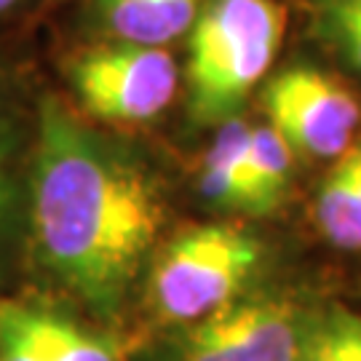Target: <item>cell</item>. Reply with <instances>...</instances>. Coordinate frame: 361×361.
Listing matches in <instances>:
<instances>
[{
  "mask_svg": "<svg viewBox=\"0 0 361 361\" xmlns=\"http://www.w3.org/2000/svg\"><path fill=\"white\" fill-rule=\"evenodd\" d=\"M276 0H207L190 27L188 113L201 126L238 118L284 40Z\"/></svg>",
  "mask_w": 361,
  "mask_h": 361,
  "instance_id": "7a4b0ae2",
  "label": "cell"
},
{
  "mask_svg": "<svg viewBox=\"0 0 361 361\" xmlns=\"http://www.w3.org/2000/svg\"><path fill=\"white\" fill-rule=\"evenodd\" d=\"M19 147L16 126L6 116H0V233L6 228V219L13 201V155Z\"/></svg>",
  "mask_w": 361,
  "mask_h": 361,
  "instance_id": "9a60e30c",
  "label": "cell"
},
{
  "mask_svg": "<svg viewBox=\"0 0 361 361\" xmlns=\"http://www.w3.org/2000/svg\"><path fill=\"white\" fill-rule=\"evenodd\" d=\"M292 177V150L271 126H252L246 153L249 214H268L281 204Z\"/></svg>",
  "mask_w": 361,
  "mask_h": 361,
  "instance_id": "8fae6325",
  "label": "cell"
},
{
  "mask_svg": "<svg viewBox=\"0 0 361 361\" xmlns=\"http://www.w3.org/2000/svg\"><path fill=\"white\" fill-rule=\"evenodd\" d=\"M22 0H0V13H6V11H11L13 6H19Z\"/></svg>",
  "mask_w": 361,
  "mask_h": 361,
  "instance_id": "2e32d148",
  "label": "cell"
},
{
  "mask_svg": "<svg viewBox=\"0 0 361 361\" xmlns=\"http://www.w3.org/2000/svg\"><path fill=\"white\" fill-rule=\"evenodd\" d=\"M316 222L340 249H361V142L350 145L324 177Z\"/></svg>",
  "mask_w": 361,
  "mask_h": 361,
  "instance_id": "9c48e42d",
  "label": "cell"
},
{
  "mask_svg": "<svg viewBox=\"0 0 361 361\" xmlns=\"http://www.w3.org/2000/svg\"><path fill=\"white\" fill-rule=\"evenodd\" d=\"M257 262L259 244L235 225L188 228L155 259V310L169 322H201L233 302Z\"/></svg>",
  "mask_w": 361,
  "mask_h": 361,
  "instance_id": "3957f363",
  "label": "cell"
},
{
  "mask_svg": "<svg viewBox=\"0 0 361 361\" xmlns=\"http://www.w3.org/2000/svg\"><path fill=\"white\" fill-rule=\"evenodd\" d=\"M16 322L22 324L27 337L35 343L46 361H118V353L110 340L91 335L78 324L67 322L56 313L30 305L11 302Z\"/></svg>",
  "mask_w": 361,
  "mask_h": 361,
  "instance_id": "30bf717a",
  "label": "cell"
},
{
  "mask_svg": "<svg viewBox=\"0 0 361 361\" xmlns=\"http://www.w3.org/2000/svg\"><path fill=\"white\" fill-rule=\"evenodd\" d=\"M271 126L292 153L340 158L361 121L359 99L332 75L313 67H289L268 80L262 94Z\"/></svg>",
  "mask_w": 361,
  "mask_h": 361,
  "instance_id": "5b68a950",
  "label": "cell"
},
{
  "mask_svg": "<svg viewBox=\"0 0 361 361\" xmlns=\"http://www.w3.org/2000/svg\"><path fill=\"white\" fill-rule=\"evenodd\" d=\"M313 30L361 73V0H313Z\"/></svg>",
  "mask_w": 361,
  "mask_h": 361,
  "instance_id": "4fadbf2b",
  "label": "cell"
},
{
  "mask_svg": "<svg viewBox=\"0 0 361 361\" xmlns=\"http://www.w3.org/2000/svg\"><path fill=\"white\" fill-rule=\"evenodd\" d=\"M164 225V198L137 155L43 99L30 171L40 265L97 313H116Z\"/></svg>",
  "mask_w": 361,
  "mask_h": 361,
  "instance_id": "6da1fadb",
  "label": "cell"
},
{
  "mask_svg": "<svg viewBox=\"0 0 361 361\" xmlns=\"http://www.w3.org/2000/svg\"><path fill=\"white\" fill-rule=\"evenodd\" d=\"M0 361H46L16 322L11 302H0Z\"/></svg>",
  "mask_w": 361,
  "mask_h": 361,
  "instance_id": "5bb4252c",
  "label": "cell"
},
{
  "mask_svg": "<svg viewBox=\"0 0 361 361\" xmlns=\"http://www.w3.org/2000/svg\"><path fill=\"white\" fill-rule=\"evenodd\" d=\"M204 0H91L94 22L113 40L164 49L190 32Z\"/></svg>",
  "mask_w": 361,
  "mask_h": 361,
  "instance_id": "52a82bcc",
  "label": "cell"
},
{
  "mask_svg": "<svg viewBox=\"0 0 361 361\" xmlns=\"http://www.w3.org/2000/svg\"><path fill=\"white\" fill-rule=\"evenodd\" d=\"M67 80L89 116L142 123L171 104L180 70L166 49L113 40L78 51L67 65Z\"/></svg>",
  "mask_w": 361,
  "mask_h": 361,
  "instance_id": "277c9868",
  "label": "cell"
},
{
  "mask_svg": "<svg viewBox=\"0 0 361 361\" xmlns=\"http://www.w3.org/2000/svg\"><path fill=\"white\" fill-rule=\"evenodd\" d=\"M295 361H361V316L332 310L316 324H308Z\"/></svg>",
  "mask_w": 361,
  "mask_h": 361,
  "instance_id": "7c38bea8",
  "label": "cell"
},
{
  "mask_svg": "<svg viewBox=\"0 0 361 361\" xmlns=\"http://www.w3.org/2000/svg\"><path fill=\"white\" fill-rule=\"evenodd\" d=\"M308 324L279 300L228 302L193 322L180 343V361H295Z\"/></svg>",
  "mask_w": 361,
  "mask_h": 361,
  "instance_id": "8992f818",
  "label": "cell"
},
{
  "mask_svg": "<svg viewBox=\"0 0 361 361\" xmlns=\"http://www.w3.org/2000/svg\"><path fill=\"white\" fill-rule=\"evenodd\" d=\"M252 126L231 118L219 126L214 142L201 161L198 188L209 204L219 209L249 212V188H246V153H249Z\"/></svg>",
  "mask_w": 361,
  "mask_h": 361,
  "instance_id": "ba28073f",
  "label": "cell"
}]
</instances>
